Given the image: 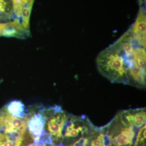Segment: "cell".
<instances>
[{"label": "cell", "instance_id": "obj_7", "mask_svg": "<svg viewBox=\"0 0 146 146\" xmlns=\"http://www.w3.org/2000/svg\"><path fill=\"white\" fill-rule=\"evenodd\" d=\"M146 11L144 6L140 7L138 16L130 28L133 39L141 46L146 48Z\"/></svg>", "mask_w": 146, "mask_h": 146}, {"label": "cell", "instance_id": "obj_12", "mask_svg": "<svg viewBox=\"0 0 146 146\" xmlns=\"http://www.w3.org/2000/svg\"><path fill=\"white\" fill-rule=\"evenodd\" d=\"M146 48L137 44L136 47V56L139 69L146 76Z\"/></svg>", "mask_w": 146, "mask_h": 146}, {"label": "cell", "instance_id": "obj_2", "mask_svg": "<svg viewBox=\"0 0 146 146\" xmlns=\"http://www.w3.org/2000/svg\"><path fill=\"white\" fill-rule=\"evenodd\" d=\"M102 130L109 137L110 146H131L137 129L128 125L117 114Z\"/></svg>", "mask_w": 146, "mask_h": 146}, {"label": "cell", "instance_id": "obj_6", "mask_svg": "<svg viewBox=\"0 0 146 146\" xmlns=\"http://www.w3.org/2000/svg\"><path fill=\"white\" fill-rule=\"evenodd\" d=\"M14 19L18 20L24 28L30 32V17L34 0H12Z\"/></svg>", "mask_w": 146, "mask_h": 146}, {"label": "cell", "instance_id": "obj_10", "mask_svg": "<svg viewBox=\"0 0 146 146\" xmlns=\"http://www.w3.org/2000/svg\"><path fill=\"white\" fill-rule=\"evenodd\" d=\"M14 20L12 0H0V23H6Z\"/></svg>", "mask_w": 146, "mask_h": 146}, {"label": "cell", "instance_id": "obj_9", "mask_svg": "<svg viewBox=\"0 0 146 146\" xmlns=\"http://www.w3.org/2000/svg\"><path fill=\"white\" fill-rule=\"evenodd\" d=\"M30 35L18 20L6 23H0V36L23 38Z\"/></svg>", "mask_w": 146, "mask_h": 146}, {"label": "cell", "instance_id": "obj_13", "mask_svg": "<svg viewBox=\"0 0 146 146\" xmlns=\"http://www.w3.org/2000/svg\"><path fill=\"white\" fill-rule=\"evenodd\" d=\"M146 145V125L140 128L133 146H145Z\"/></svg>", "mask_w": 146, "mask_h": 146}, {"label": "cell", "instance_id": "obj_11", "mask_svg": "<svg viewBox=\"0 0 146 146\" xmlns=\"http://www.w3.org/2000/svg\"><path fill=\"white\" fill-rule=\"evenodd\" d=\"M6 106L9 113L16 117L24 119L27 113L25 105L20 100L12 101Z\"/></svg>", "mask_w": 146, "mask_h": 146}, {"label": "cell", "instance_id": "obj_4", "mask_svg": "<svg viewBox=\"0 0 146 146\" xmlns=\"http://www.w3.org/2000/svg\"><path fill=\"white\" fill-rule=\"evenodd\" d=\"M27 129L26 123L24 119L11 115L6 106L0 109V131L10 136L14 146L21 145Z\"/></svg>", "mask_w": 146, "mask_h": 146}, {"label": "cell", "instance_id": "obj_16", "mask_svg": "<svg viewBox=\"0 0 146 146\" xmlns=\"http://www.w3.org/2000/svg\"><path fill=\"white\" fill-rule=\"evenodd\" d=\"M51 146H56V145H52Z\"/></svg>", "mask_w": 146, "mask_h": 146}, {"label": "cell", "instance_id": "obj_3", "mask_svg": "<svg viewBox=\"0 0 146 146\" xmlns=\"http://www.w3.org/2000/svg\"><path fill=\"white\" fill-rule=\"evenodd\" d=\"M41 110L46 119L45 130H47L46 133L52 136L53 143L54 141H58L63 138V128L70 114L63 110L61 106L57 105L41 108Z\"/></svg>", "mask_w": 146, "mask_h": 146}, {"label": "cell", "instance_id": "obj_15", "mask_svg": "<svg viewBox=\"0 0 146 146\" xmlns=\"http://www.w3.org/2000/svg\"><path fill=\"white\" fill-rule=\"evenodd\" d=\"M27 146H47L46 145V144H43L42 145H37L36 144L34 143H33V144H30V145H29Z\"/></svg>", "mask_w": 146, "mask_h": 146}, {"label": "cell", "instance_id": "obj_1", "mask_svg": "<svg viewBox=\"0 0 146 146\" xmlns=\"http://www.w3.org/2000/svg\"><path fill=\"white\" fill-rule=\"evenodd\" d=\"M134 40L129 29L113 44L97 57L98 70L112 83L130 85V74L138 67L136 61Z\"/></svg>", "mask_w": 146, "mask_h": 146}, {"label": "cell", "instance_id": "obj_8", "mask_svg": "<svg viewBox=\"0 0 146 146\" xmlns=\"http://www.w3.org/2000/svg\"><path fill=\"white\" fill-rule=\"evenodd\" d=\"M121 118L129 126L139 129L146 123V108L130 109L119 112Z\"/></svg>", "mask_w": 146, "mask_h": 146}, {"label": "cell", "instance_id": "obj_5", "mask_svg": "<svg viewBox=\"0 0 146 146\" xmlns=\"http://www.w3.org/2000/svg\"><path fill=\"white\" fill-rule=\"evenodd\" d=\"M24 119L26 123L27 129L34 138V143L37 144L40 141H42L41 138L46 133L45 130L46 119L41 108L37 112H27Z\"/></svg>", "mask_w": 146, "mask_h": 146}, {"label": "cell", "instance_id": "obj_14", "mask_svg": "<svg viewBox=\"0 0 146 146\" xmlns=\"http://www.w3.org/2000/svg\"><path fill=\"white\" fill-rule=\"evenodd\" d=\"M0 146H14V143L10 136L0 131Z\"/></svg>", "mask_w": 146, "mask_h": 146}]
</instances>
